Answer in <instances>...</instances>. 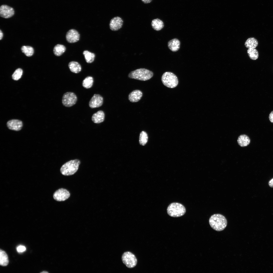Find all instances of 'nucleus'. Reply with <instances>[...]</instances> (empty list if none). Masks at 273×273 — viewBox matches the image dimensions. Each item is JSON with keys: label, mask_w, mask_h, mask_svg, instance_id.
I'll use <instances>...</instances> for the list:
<instances>
[{"label": "nucleus", "mask_w": 273, "mask_h": 273, "mask_svg": "<svg viewBox=\"0 0 273 273\" xmlns=\"http://www.w3.org/2000/svg\"><path fill=\"white\" fill-rule=\"evenodd\" d=\"M209 223L211 227L214 230L220 231L223 230L227 225V220L225 217L220 214H215L210 218Z\"/></svg>", "instance_id": "f257e3e1"}, {"label": "nucleus", "mask_w": 273, "mask_h": 273, "mask_svg": "<svg viewBox=\"0 0 273 273\" xmlns=\"http://www.w3.org/2000/svg\"><path fill=\"white\" fill-rule=\"evenodd\" d=\"M153 75L152 71L145 68H140L131 71L128 77L130 78L145 81L150 79Z\"/></svg>", "instance_id": "f03ea898"}, {"label": "nucleus", "mask_w": 273, "mask_h": 273, "mask_svg": "<svg viewBox=\"0 0 273 273\" xmlns=\"http://www.w3.org/2000/svg\"><path fill=\"white\" fill-rule=\"evenodd\" d=\"M80 164V161L78 159L70 161L61 166L60 169L61 173L65 176L74 174L78 170Z\"/></svg>", "instance_id": "7ed1b4c3"}, {"label": "nucleus", "mask_w": 273, "mask_h": 273, "mask_svg": "<svg viewBox=\"0 0 273 273\" xmlns=\"http://www.w3.org/2000/svg\"><path fill=\"white\" fill-rule=\"evenodd\" d=\"M168 214L173 217H178L183 215L186 209L182 204L177 202H173L170 204L167 209Z\"/></svg>", "instance_id": "20e7f679"}, {"label": "nucleus", "mask_w": 273, "mask_h": 273, "mask_svg": "<svg viewBox=\"0 0 273 273\" xmlns=\"http://www.w3.org/2000/svg\"><path fill=\"white\" fill-rule=\"evenodd\" d=\"M161 80L164 85L170 88L176 87L178 83L176 76L173 73L170 72L164 73L162 76Z\"/></svg>", "instance_id": "39448f33"}, {"label": "nucleus", "mask_w": 273, "mask_h": 273, "mask_svg": "<svg viewBox=\"0 0 273 273\" xmlns=\"http://www.w3.org/2000/svg\"><path fill=\"white\" fill-rule=\"evenodd\" d=\"M123 263L129 268L134 267L137 263V259L135 255L131 252H124L122 256Z\"/></svg>", "instance_id": "423d86ee"}, {"label": "nucleus", "mask_w": 273, "mask_h": 273, "mask_svg": "<svg viewBox=\"0 0 273 273\" xmlns=\"http://www.w3.org/2000/svg\"><path fill=\"white\" fill-rule=\"evenodd\" d=\"M77 100V97L74 93L68 92L63 94L62 101L63 106L66 107H70L75 104Z\"/></svg>", "instance_id": "0eeeda50"}, {"label": "nucleus", "mask_w": 273, "mask_h": 273, "mask_svg": "<svg viewBox=\"0 0 273 273\" xmlns=\"http://www.w3.org/2000/svg\"><path fill=\"white\" fill-rule=\"evenodd\" d=\"M69 192L66 189L60 188L56 190L54 193L53 197L57 201H63L69 198L70 196Z\"/></svg>", "instance_id": "6e6552de"}, {"label": "nucleus", "mask_w": 273, "mask_h": 273, "mask_svg": "<svg viewBox=\"0 0 273 273\" xmlns=\"http://www.w3.org/2000/svg\"><path fill=\"white\" fill-rule=\"evenodd\" d=\"M13 8L7 5H3L0 7V15L1 17L8 18L12 17L14 14Z\"/></svg>", "instance_id": "1a4fd4ad"}, {"label": "nucleus", "mask_w": 273, "mask_h": 273, "mask_svg": "<svg viewBox=\"0 0 273 273\" xmlns=\"http://www.w3.org/2000/svg\"><path fill=\"white\" fill-rule=\"evenodd\" d=\"M103 99L101 95L94 94L90 100L89 103V107L92 108L99 107L103 104Z\"/></svg>", "instance_id": "9d476101"}, {"label": "nucleus", "mask_w": 273, "mask_h": 273, "mask_svg": "<svg viewBox=\"0 0 273 273\" xmlns=\"http://www.w3.org/2000/svg\"><path fill=\"white\" fill-rule=\"evenodd\" d=\"M123 22V20L120 17H114L110 21L109 24L110 29L112 31H118L122 27Z\"/></svg>", "instance_id": "9b49d317"}, {"label": "nucleus", "mask_w": 273, "mask_h": 273, "mask_svg": "<svg viewBox=\"0 0 273 273\" xmlns=\"http://www.w3.org/2000/svg\"><path fill=\"white\" fill-rule=\"evenodd\" d=\"M80 35L76 30L71 29L67 33L66 37L67 41L70 43L77 42L79 39Z\"/></svg>", "instance_id": "f8f14e48"}, {"label": "nucleus", "mask_w": 273, "mask_h": 273, "mask_svg": "<svg viewBox=\"0 0 273 273\" xmlns=\"http://www.w3.org/2000/svg\"><path fill=\"white\" fill-rule=\"evenodd\" d=\"M7 124L9 129L16 131L20 130L23 125L22 122L21 121L16 119L8 121Z\"/></svg>", "instance_id": "ddd939ff"}, {"label": "nucleus", "mask_w": 273, "mask_h": 273, "mask_svg": "<svg viewBox=\"0 0 273 273\" xmlns=\"http://www.w3.org/2000/svg\"><path fill=\"white\" fill-rule=\"evenodd\" d=\"M143 96V93L140 90L136 89L130 93L128 96V99L131 102H138Z\"/></svg>", "instance_id": "4468645a"}, {"label": "nucleus", "mask_w": 273, "mask_h": 273, "mask_svg": "<svg viewBox=\"0 0 273 273\" xmlns=\"http://www.w3.org/2000/svg\"><path fill=\"white\" fill-rule=\"evenodd\" d=\"M105 117V114L104 112L102 110H100L93 115L92 120L95 123H100L104 121Z\"/></svg>", "instance_id": "2eb2a0df"}, {"label": "nucleus", "mask_w": 273, "mask_h": 273, "mask_svg": "<svg viewBox=\"0 0 273 273\" xmlns=\"http://www.w3.org/2000/svg\"><path fill=\"white\" fill-rule=\"evenodd\" d=\"M180 42L177 38H175L169 41L168 46L169 49L173 52L178 51L180 48Z\"/></svg>", "instance_id": "dca6fc26"}, {"label": "nucleus", "mask_w": 273, "mask_h": 273, "mask_svg": "<svg viewBox=\"0 0 273 273\" xmlns=\"http://www.w3.org/2000/svg\"><path fill=\"white\" fill-rule=\"evenodd\" d=\"M239 145L241 147H245L248 146L250 142V140L247 135L242 134L240 135L237 139Z\"/></svg>", "instance_id": "f3484780"}, {"label": "nucleus", "mask_w": 273, "mask_h": 273, "mask_svg": "<svg viewBox=\"0 0 273 273\" xmlns=\"http://www.w3.org/2000/svg\"><path fill=\"white\" fill-rule=\"evenodd\" d=\"M152 28L155 30L159 31L162 29L164 27V23L162 20L157 18L153 19L151 23Z\"/></svg>", "instance_id": "a211bd4d"}, {"label": "nucleus", "mask_w": 273, "mask_h": 273, "mask_svg": "<svg viewBox=\"0 0 273 273\" xmlns=\"http://www.w3.org/2000/svg\"><path fill=\"white\" fill-rule=\"evenodd\" d=\"M69 67L70 71L75 73H79L81 70V66L80 64L76 61L70 62L69 64Z\"/></svg>", "instance_id": "6ab92c4d"}, {"label": "nucleus", "mask_w": 273, "mask_h": 273, "mask_svg": "<svg viewBox=\"0 0 273 273\" xmlns=\"http://www.w3.org/2000/svg\"><path fill=\"white\" fill-rule=\"evenodd\" d=\"M258 41L254 37L248 38L245 43V47L248 49L255 48L258 46Z\"/></svg>", "instance_id": "aec40b11"}, {"label": "nucleus", "mask_w": 273, "mask_h": 273, "mask_svg": "<svg viewBox=\"0 0 273 273\" xmlns=\"http://www.w3.org/2000/svg\"><path fill=\"white\" fill-rule=\"evenodd\" d=\"M8 257L6 253L1 249L0 250V264L3 266H7L8 264Z\"/></svg>", "instance_id": "412c9836"}, {"label": "nucleus", "mask_w": 273, "mask_h": 273, "mask_svg": "<svg viewBox=\"0 0 273 273\" xmlns=\"http://www.w3.org/2000/svg\"><path fill=\"white\" fill-rule=\"evenodd\" d=\"M65 50L66 48L62 44H57L54 47L53 52L56 56H59L61 55Z\"/></svg>", "instance_id": "4be33fe9"}, {"label": "nucleus", "mask_w": 273, "mask_h": 273, "mask_svg": "<svg viewBox=\"0 0 273 273\" xmlns=\"http://www.w3.org/2000/svg\"><path fill=\"white\" fill-rule=\"evenodd\" d=\"M94 82L93 78L90 76L86 77L83 81L82 85L84 88L89 89L92 86Z\"/></svg>", "instance_id": "5701e85b"}, {"label": "nucleus", "mask_w": 273, "mask_h": 273, "mask_svg": "<svg viewBox=\"0 0 273 273\" xmlns=\"http://www.w3.org/2000/svg\"><path fill=\"white\" fill-rule=\"evenodd\" d=\"M83 54L87 63H90L94 61L95 57V55L94 53L85 50L83 51Z\"/></svg>", "instance_id": "b1692460"}, {"label": "nucleus", "mask_w": 273, "mask_h": 273, "mask_svg": "<svg viewBox=\"0 0 273 273\" xmlns=\"http://www.w3.org/2000/svg\"><path fill=\"white\" fill-rule=\"evenodd\" d=\"M21 50L26 56L28 57L32 56L34 52L33 48L29 46H22L21 48Z\"/></svg>", "instance_id": "393cba45"}, {"label": "nucleus", "mask_w": 273, "mask_h": 273, "mask_svg": "<svg viewBox=\"0 0 273 273\" xmlns=\"http://www.w3.org/2000/svg\"><path fill=\"white\" fill-rule=\"evenodd\" d=\"M148 139L147 133L144 131H142L140 133L139 136V142L140 144L142 146L145 145L148 142Z\"/></svg>", "instance_id": "a878e982"}, {"label": "nucleus", "mask_w": 273, "mask_h": 273, "mask_svg": "<svg viewBox=\"0 0 273 273\" xmlns=\"http://www.w3.org/2000/svg\"><path fill=\"white\" fill-rule=\"evenodd\" d=\"M247 53L250 58L253 60H256L258 57V52L255 48L248 49L247 50Z\"/></svg>", "instance_id": "bb28decb"}, {"label": "nucleus", "mask_w": 273, "mask_h": 273, "mask_svg": "<svg viewBox=\"0 0 273 273\" xmlns=\"http://www.w3.org/2000/svg\"><path fill=\"white\" fill-rule=\"evenodd\" d=\"M22 73V70L21 69L18 68L17 69L12 75V79L15 80H18L21 78Z\"/></svg>", "instance_id": "cd10ccee"}, {"label": "nucleus", "mask_w": 273, "mask_h": 273, "mask_svg": "<svg viewBox=\"0 0 273 273\" xmlns=\"http://www.w3.org/2000/svg\"><path fill=\"white\" fill-rule=\"evenodd\" d=\"M17 251L19 252H22L25 251L26 250L25 247L23 245H19L17 248Z\"/></svg>", "instance_id": "c85d7f7f"}, {"label": "nucleus", "mask_w": 273, "mask_h": 273, "mask_svg": "<svg viewBox=\"0 0 273 273\" xmlns=\"http://www.w3.org/2000/svg\"><path fill=\"white\" fill-rule=\"evenodd\" d=\"M269 118L270 121L271 123H273V111H272L270 113Z\"/></svg>", "instance_id": "c756f323"}, {"label": "nucleus", "mask_w": 273, "mask_h": 273, "mask_svg": "<svg viewBox=\"0 0 273 273\" xmlns=\"http://www.w3.org/2000/svg\"><path fill=\"white\" fill-rule=\"evenodd\" d=\"M268 184L270 187H273V178L269 181Z\"/></svg>", "instance_id": "7c9ffc66"}, {"label": "nucleus", "mask_w": 273, "mask_h": 273, "mask_svg": "<svg viewBox=\"0 0 273 273\" xmlns=\"http://www.w3.org/2000/svg\"><path fill=\"white\" fill-rule=\"evenodd\" d=\"M145 4H148L150 3L152 0H141Z\"/></svg>", "instance_id": "2f4dec72"}, {"label": "nucleus", "mask_w": 273, "mask_h": 273, "mask_svg": "<svg viewBox=\"0 0 273 273\" xmlns=\"http://www.w3.org/2000/svg\"><path fill=\"white\" fill-rule=\"evenodd\" d=\"M3 36V34L1 30L0 31V39L1 40L2 39Z\"/></svg>", "instance_id": "473e14b6"}, {"label": "nucleus", "mask_w": 273, "mask_h": 273, "mask_svg": "<svg viewBox=\"0 0 273 273\" xmlns=\"http://www.w3.org/2000/svg\"><path fill=\"white\" fill-rule=\"evenodd\" d=\"M41 273H48V272H47V271H42V272H41Z\"/></svg>", "instance_id": "72a5a7b5"}]
</instances>
